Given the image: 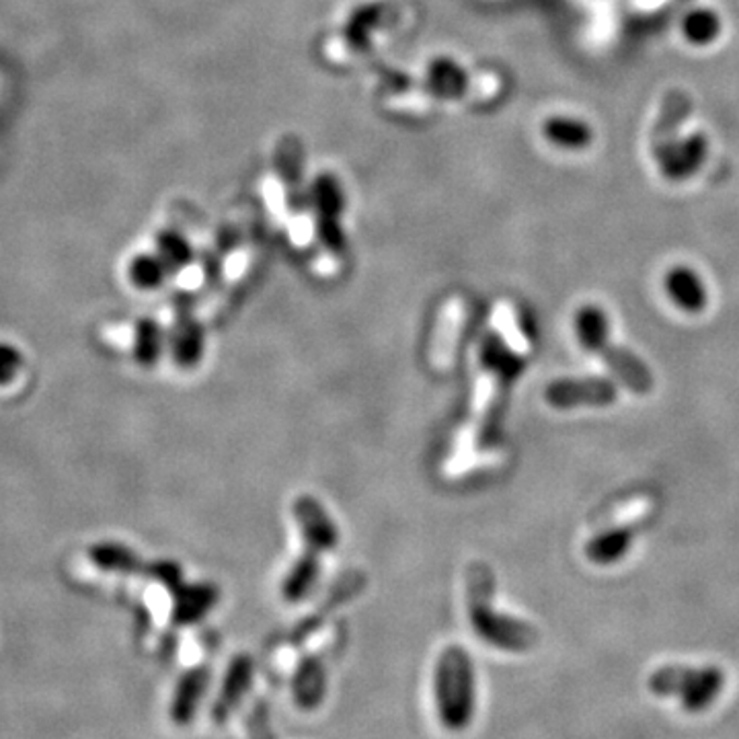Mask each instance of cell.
<instances>
[{
	"mask_svg": "<svg viewBox=\"0 0 739 739\" xmlns=\"http://www.w3.org/2000/svg\"><path fill=\"white\" fill-rule=\"evenodd\" d=\"M156 249H158V258L167 265V270H177L179 265H183L188 261V258H190L188 242L183 241L175 233H163L158 237Z\"/></svg>",
	"mask_w": 739,
	"mask_h": 739,
	"instance_id": "18",
	"label": "cell"
},
{
	"mask_svg": "<svg viewBox=\"0 0 739 739\" xmlns=\"http://www.w3.org/2000/svg\"><path fill=\"white\" fill-rule=\"evenodd\" d=\"M723 21L719 13L708 7L692 9L682 19V37L694 48H705L722 37Z\"/></svg>",
	"mask_w": 739,
	"mask_h": 739,
	"instance_id": "13",
	"label": "cell"
},
{
	"mask_svg": "<svg viewBox=\"0 0 739 739\" xmlns=\"http://www.w3.org/2000/svg\"><path fill=\"white\" fill-rule=\"evenodd\" d=\"M255 680V664L251 655H237L224 674L220 692L216 696V703L212 706V719L223 725L239 706L242 699L249 694Z\"/></svg>",
	"mask_w": 739,
	"mask_h": 739,
	"instance_id": "7",
	"label": "cell"
},
{
	"mask_svg": "<svg viewBox=\"0 0 739 739\" xmlns=\"http://www.w3.org/2000/svg\"><path fill=\"white\" fill-rule=\"evenodd\" d=\"M543 134L550 144L563 151H584L594 142V130L589 128V123L568 116L549 118L543 126Z\"/></svg>",
	"mask_w": 739,
	"mask_h": 739,
	"instance_id": "11",
	"label": "cell"
},
{
	"mask_svg": "<svg viewBox=\"0 0 739 739\" xmlns=\"http://www.w3.org/2000/svg\"><path fill=\"white\" fill-rule=\"evenodd\" d=\"M167 275V265L158 255H138L130 261L128 277L140 290H153L163 284Z\"/></svg>",
	"mask_w": 739,
	"mask_h": 739,
	"instance_id": "16",
	"label": "cell"
},
{
	"mask_svg": "<svg viewBox=\"0 0 739 739\" xmlns=\"http://www.w3.org/2000/svg\"><path fill=\"white\" fill-rule=\"evenodd\" d=\"M91 561L111 573H134L140 569V559L134 550L118 543H102L91 549Z\"/></svg>",
	"mask_w": 739,
	"mask_h": 739,
	"instance_id": "15",
	"label": "cell"
},
{
	"mask_svg": "<svg viewBox=\"0 0 739 739\" xmlns=\"http://www.w3.org/2000/svg\"><path fill=\"white\" fill-rule=\"evenodd\" d=\"M550 407L568 412L577 407H608L619 398V384L604 377L550 382L545 391Z\"/></svg>",
	"mask_w": 739,
	"mask_h": 739,
	"instance_id": "5",
	"label": "cell"
},
{
	"mask_svg": "<svg viewBox=\"0 0 739 739\" xmlns=\"http://www.w3.org/2000/svg\"><path fill=\"white\" fill-rule=\"evenodd\" d=\"M23 370V354L15 345L0 344V386L11 384Z\"/></svg>",
	"mask_w": 739,
	"mask_h": 739,
	"instance_id": "19",
	"label": "cell"
},
{
	"mask_svg": "<svg viewBox=\"0 0 739 739\" xmlns=\"http://www.w3.org/2000/svg\"><path fill=\"white\" fill-rule=\"evenodd\" d=\"M214 592L210 587H186L177 594L172 606V620L179 627H188L191 622L204 619L214 606Z\"/></svg>",
	"mask_w": 739,
	"mask_h": 739,
	"instance_id": "14",
	"label": "cell"
},
{
	"mask_svg": "<svg viewBox=\"0 0 739 739\" xmlns=\"http://www.w3.org/2000/svg\"><path fill=\"white\" fill-rule=\"evenodd\" d=\"M633 538H635V528L631 526L608 528V531L596 534L585 545V555L592 563H598V565L619 563L620 559L633 547Z\"/></svg>",
	"mask_w": 739,
	"mask_h": 739,
	"instance_id": "10",
	"label": "cell"
},
{
	"mask_svg": "<svg viewBox=\"0 0 739 739\" xmlns=\"http://www.w3.org/2000/svg\"><path fill=\"white\" fill-rule=\"evenodd\" d=\"M706 158L705 136H688L678 142H671L659 153L661 171L670 179H687L690 175L703 167Z\"/></svg>",
	"mask_w": 739,
	"mask_h": 739,
	"instance_id": "9",
	"label": "cell"
},
{
	"mask_svg": "<svg viewBox=\"0 0 739 739\" xmlns=\"http://www.w3.org/2000/svg\"><path fill=\"white\" fill-rule=\"evenodd\" d=\"M210 682L212 674L206 666L191 668L177 680L169 706L171 722L177 727H190L191 723L195 722L210 692Z\"/></svg>",
	"mask_w": 739,
	"mask_h": 739,
	"instance_id": "6",
	"label": "cell"
},
{
	"mask_svg": "<svg viewBox=\"0 0 739 739\" xmlns=\"http://www.w3.org/2000/svg\"><path fill=\"white\" fill-rule=\"evenodd\" d=\"M664 288L671 302L687 312H701L708 302L703 277L688 265L670 267L664 275Z\"/></svg>",
	"mask_w": 739,
	"mask_h": 739,
	"instance_id": "8",
	"label": "cell"
},
{
	"mask_svg": "<svg viewBox=\"0 0 739 739\" xmlns=\"http://www.w3.org/2000/svg\"><path fill=\"white\" fill-rule=\"evenodd\" d=\"M575 335L585 351L596 354L633 393L645 395L654 389V374L647 363L610 339V321L600 307L585 305L577 310Z\"/></svg>",
	"mask_w": 739,
	"mask_h": 739,
	"instance_id": "2",
	"label": "cell"
},
{
	"mask_svg": "<svg viewBox=\"0 0 739 739\" xmlns=\"http://www.w3.org/2000/svg\"><path fill=\"white\" fill-rule=\"evenodd\" d=\"M485 573L479 565H475L468 573V615L475 633L491 647L501 652L522 654L538 645V633L524 620L508 617L498 612L491 604L485 600Z\"/></svg>",
	"mask_w": 739,
	"mask_h": 739,
	"instance_id": "4",
	"label": "cell"
},
{
	"mask_svg": "<svg viewBox=\"0 0 739 739\" xmlns=\"http://www.w3.org/2000/svg\"><path fill=\"white\" fill-rule=\"evenodd\" d=\"M325 688H327V676H325L323 666L310 659L307 664H302L294 676V701L300 708L312 711L325 699Z\"/></svg>",
	"mask_w": 739,
	"mask_h": 739,
	"instance_id": "12",
	"label": "cell"
},
{
	"mask_svg": "<svg viewBox=\"0 0 739 739\" xmlns=\"http://www.w3.org/2000/svg\"><path fill=\"white\" fill-rule=\"evenodd\" d=\"M433 711L448 734H465L479 711V682L473 657L465 647L450 645L433 666Z\"/></svg>",
	"mask_w": 739,
	"mask_h": 739,
	"instance_id": "1",
	"label": "cell"
},
{
	"mask_svg": "<svg viewBox=\"0 0 739 739\" xmlns=\"http://www.w3.org/2000/svg\"><path fill=\"white\" fill-rule=\"evenodd\" d=\"M160 327L153 321H142L138 323L136 335H134V358L140 366H153L158 360L160 354Z\"/></svg>",
	"mask_w": 739,
	"mask_h": 739,
	"instance_id": "17",
	"label": "cell"
},
{
	"mask_svg": "<svg viewBox=\"0 0 739 739\" xmlns=\"http://www.w3.org/2000/svg\"><path fill=\"white\" fill-rule=\"evenodd\" d=\"M725 682V671L717 666L668 664L649 676L647 687L659 699H676L684 713L701 715L722 696Z\"/></svg>",
	"mask_w": 739,
	"mask_h": 739,
	"instance_id": "3",
	"label": "cell"
}]
</instances>
